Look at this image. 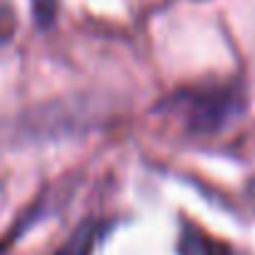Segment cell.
<instances>
[{"mask_svg": "<svg viewBox=\"0 0 255 255\" xmlns=\"http://www.w3.org/2000/svg\"><path fill=\"white\" fill-rule=\"evenodd\" d=\"M30 8H33V18L40 28L53 25L55 13H58V0H30Z\"/></svg>", "mask_w": 255, "mask_h": 255, "instance_id": "5b68a950", "label": "cell"}, {"mask_svg": "<svg viewBox=\"0 0 255 255\" xmlns=\"http://www.w3.org/2000/svg\"><path fill=\"white\" fill-rule=\"evenodd\" d=\"M178 255H240V253L225 240H218L203 228L185 220L178 235Z\"/></svg>", "mask_w": 255, "mask_h": 255, "instance_id": "7a4b0ae2", "label": "cell"}, {"mask_svg": "<svg viewBox=\"0 0 255 255\" xmlns=\"http://www.w3.org/2000/svg\"><path fill=\"white\" fill-rule=\"evenodd\" d=\"M100 235H103V223L100 220H88L53 255H90V250H93V245Z\"/></svg>", "mask_w": 255, "mask_h": 255, "instance_id": "3957f363", "label": "cell"}, {"mask_svg": "<svg viewBox=\"0 0 255 255\" xmlns=\"http://www.w3.org/2000/svg\"><path fill=\"white\" fill-rule=\"evenodd\" d=\"M158 108L178 118L190 135H215L243 113L245 95L235 83H205L175 90Z\"/></svg>", "mask_w": 255, "mask_h": 255, "instance_id": "6da1fadb", "label": "cell"}, {"mask_svg": "<svg viewBox=\"0 0 255 255\" xmlns=\"http://www.w3.org/2000/svg\"><path fill=\"white\" fill-rule=\"evenodd\" d=\"M18 30V20H15V10L8 0H0V50H5L10 45V40L15 38Z\"/></svg>", "mask_w": 255, "mask_h": 255, "instance_id": "277c9868", "label": "cell"}]
</instances>
